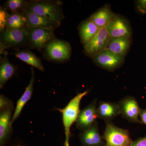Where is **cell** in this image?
I'll list each match as a JSON object with an SVG mask.
<instances>
[{"mask_svg":"<svg viewBox=\"0 0 146 146\" xmlns=\"http://www.w3.org/2000/svg\"><path fill=\"white\" fill-rule=\"evenodd\" d=\"M60 1L33 0L28 1L27 11L61 23L65 18Z\"/></svg>","mask_w":146,"mask_h":146,"instance_id":"obj_1","label":"cell"},{"mask_svg":"<svg viewBox=\"0 0 146 146\" xmlns=\"http://www.w3.org/2000/svg\"><path fill=\"white\" fill-rule=\"evenodd\" d=\"M89 90H88L79 93L71 100L64 108L57 109L62 115L65 135V146H70L69 139L70 137L71 126L76 122L80 112V106L82 99L89 93Z\"/></svg>","mask_w":146,"mask_h":146,"instance_id":"obj_2","label":"cell"},{"mask_svg":"<svg viewBox=\"0 0 146 146\" xmlns=\"http://www.w3.org/2000/svg\"><path fill=\"white\" fill-rule=\"evenodd\" d=\"M25 27L20 29H6L1 31L0 52L3 54L7 48L13 49L28 47V31Z\"/></svg>","mask_w":146,"mask_h":146,"instance_id":"obj_3","label":"cell"},{"mask_svg":"<svg viewBox=\"0 0 146 146\" xmlns=\"http://www.w3.org/2000/svg\"><path fill=\"white\" fill-rule=\"evenodd\" d=\"M46 59L56 62H64L70 59L72 48L69 42L55 38L43 50Z\"/></svg>","mask_w":146,"mask_h":146,"instance_id":"obj_4","label":"cell"},{"mask_svg":"<svg viewBox=\"0 0 146 146\" xmlns=\"http://www.w3.org/2000/svg\"><path fill=\"white\" fill-rule=\"evenodd\" d=\"M106 127L102 136L105 146H129L132 140L127 129L115 125L112 121L106 122Z\"/></svg>","mask_w":146,"mask_h":146,"instance_id":"obj_5","label":"cell"},{"mask_svg":"<svg viewBox=\"0 0 146 146\" xmlns=\"http://www.w3.org/2000/svg\"><path fill=\"white\" fill-rule=\"evenodd\" d=\"M54 31L41 28H31L28 31V47L42 51L56 38Z\"/></svg>","mask_w":146,"mask_h":146,"instance_id":"obj_6","label":"cell"},{"mask_svg":"<svg viewBox=\"0 0 146 146\" xmlns=\"http://www.w3.org/2000/svg\"><path fill=\"white\" fill-rule=\"evenodd\" d=\"M117 104L122 117L130 123L142 124L139 118L141 108L135 97L127 96L120 100Z\"/></svg>","mask_w":146,"mask_h":146,"instance_id":"obj_7","label":"cell"},{"mask_svg":"<svg viewBox=\"0 0 146 146\" xmlns=\"http://www.w3.org/2000/svg\"><path fill=\"white\" fill-rule=\"evenodd\" d=\"M93 62L100 68L112 72L123 65L125 57L113 53L106 49L93 58Z\"/></svg>","mask_w":146,"mask_h":146,"instance_id":"obj_8","label":"cell"},{"mask_svg":"<svg viewBox=\"0 0 146 146\" xmlns=\"http://www.w3.org/2000/svg\"><path fill=\"white\" fill-rule=\"evenodd\" d=\"M110 38L105 28L100 29L94 38L84 47V53L93 58L106 48Z\"/></svg>","mask_w":146,"mask_h":146,"instance_id":"obj_9","label":"cell"},{"mask_svg":"<svg viewBox=\"0 0 146 146\" xmlns=\"http://www.w3.org/2000/svg\"><path fill=\"white\" fill-rule=\"evenodd\" d=\"M110 38L131 37L132 31L128 21L122 16L115 14L105 28Z\"/></svg>","mask_w":146,"mask_h":146,"instance_id":"obj_10","label":"cell"},{"mask_svg":"<svg viewBox=\"0 0 146 146\" xmlns=\"http://www.w3.org/2000/svg\"><path fill=\"white\" fill-rule=\"evenodd\" d=\"M97 100H94L90 104L80 110L76 121V125L78 129L82 131L94 124L97 121Z\"/></svg>","mask_w":146,"mask_h":146,"instance_id":"obj_11","label":"cell"},{"mask_svg":"<svg viewBox=\"0 0 146 146\" xmlns=\"http://www.w3.org/2000/svg\"><path fill=\"white\" fill-rule=\"evenodd\" d=\"M80 138L84 146H105V142L99 130L98 121L85 130L81 131Z\"/></svg>","mask_w":146,"mask_h":146,"instance_id":"obj_12","label":"cell"},{"mask_svg":"<svg viewBox=\"0 0 146 146\" xmlns=\"http://www.w3.org/2000/svg\"><path fill=\"white\" fill-rule=\"evenodd\" d=\"M23 14L26 18L27 26L28 28H41L54 31L61 25V23L57 21L47 19L27 11Z\"/></svg>","mask_w":146,"mask_h":146,"instance_id":"obj_13","label":"cell"},{"mask_svg":"<svg viewBox=\"0 0 146 146\" xmlns=\"http://www.w3.org/2000/svg\"><path fill=\"white\" fill-rule=\"evenodd\" d=\"M98 118L104 120L105 122L112 121L116 117L120 115L119 108L117 103L101 101L97 107Z\"/></svg>","mask_w":146,"mask_h":146,"instance_id":"obj_14","label":"cell"},{"mask_svg":"<svg viewBox=\"0 0 146 146\" xmlns=\"http://www.w3.org/2000/svg\"><path fill=\"white\" fill-rule=\"evenodd\" d=\"M132 37L110 38L106 49L125 58L132 43Z\"/></svg>","mask_w":146,"mask_h":146,"instance_id":"obj_15","label":"cell"},{"mask_svg":"<svg viewBox=\"0 0 146 146\" xmlns=\"http://www.w3.org/2000/svg\"><path fill=\"white\" fill-rule=\"evenodd\" d=\"M13 108H7L1 111L0 113V145L3 146L8 140L12 130L11 125V114Z\"/></svg>","mask_w":146,"mask_h":146,"instance_id":"obj_16","label":"cell"},{"mask_svg":"<svg viewBox=\"0 0 146 146\" xmlns=\"http://www.w3.org/2000/svg\"><path fill=\"white\" fill-rule=\"evenodd\" d=\"M110 5H105L90 16L91 21L101 29L106 28L115 16Z\"/></svg>","mask_w":146,"mask_h":146,"instance_id":"obj_17","label":"cell"},{"mask_svg":"<svg viewBox=\"0 0 146 146\" xmlns=\"http://www.w3.org/2000/svg\"><path fill=\"white\" fill-rule=\"evenodd\" d=\"M31 77L30 81L25 91L21 98L17 101L15 111L11 119V125L16 121L21 115L25 106L31 98L33 91V85L35 83V72L33 68H31Z\"/></svg>","mask_w":146,"mask_h":146,"instance_id":"obj_18","label":"cell"},{"mask_svg":"<svg viewBox=\"0 0 146 146\" xmlns=\"http://www.w3.org/2000/svg\"><path fill=\"white\" fill-rule=\"evenodd\" d=\"M78 29L82 44L84 47L94 38L100 29L89 18L82 22Z\"/></svg>","mask_w":146,"mask_h":146,"instance_id":"obj_19","label":"cell"},{"mask_svg":"<svg viewBox=\"0 0 146 146\" xmlns=\"http://www.w3.org/2000/svg\"><path fill=\"white\" fill-rule=\"evenodd\" d=\"M6 51L1 59L0 65V88H2L6 82L16 74L17 67L9 62Z\"/></svg>","mask_w":146,"mask_h":146,"instance_id":"obj_20","label":"cell"},{"mask_svg":"<svg viewBox=\"0 0 146 146\" xmlns=\"http://www.w3.org/2000/svg\"><path fill=\"white\" fill-rule=\"evenodd\" d=\"M14 50L16 51L12 54L15 55L16 57L39 70L44 71L41 59L29 50H21L20 49Z\"/></svg>","mask_w":146,"mask_h":146,"instance_id":"obj_21","label":"cell"},{"mask_svg":"<svg viewBox=\"0 0 146 146\" xmlns=\"http://www.w3.org/2000/svg\"><path fill=\"white\" fill-rule=\"evenodd\" d=\"M25 27H27V20L24 14L17 13H9L6 29H20Z\"/></svg>","mask_w":146,"mask_h":146,"instance_id":"obj_22","label":"cell"},{"mask_svg":"<svg viewBox=\"0 0 146 146\" xmlns=\"http://www.w3.org/2000/svg\"><path fill=\"white\" fill-rule=\"evenodd\" d=\"M28 1L24 0H8L4 5L3 8L10 13L24 14L26 11Z\"/></svg>","mask_w":146,"mask_h":146,"instance_id":"obj_23","label":"cell"},{"mask_svg":"<svg viewBox=\"0 0 146 146\" xmlns=\"http://www.w3.org/2000/svg\"><path fill=\"white\" fill-rule=\"evenodd\" d=\"M9 13L3 7H1L0 10V29L1 31L7 28Z\"/></svg>","mask_w":146,"mask_h":146,"instance_id":"obj_24","label":"cell"},{"mask_svg":"<svg viewBox=\"0 0 146 146\" xmlns=\"http://www.w3.org/2000/svg\"><path fill=\"white\" fill-rule=\"evenodd\" d=\"M13 103L10 100L5 96L3 95L0 96V110H4L7 108H13Z\"/></svg>","mask_w":146,"mask_h":146,"instance_id":"obj_25","label":"cell"},{"mask_svg":"<svg viewBox=\"0 0 146 146\" xmlns=\"http://www.w3.org/2000/svg\"><path fill=\"white\" fill-rule=\"evenodd\" d=\"M136 9L142 14L146 13V0H139L136 2Z\"/></svg>","mask_w":146,"mask_h":146,"instance_id":"obj_26","label":"cell"},{"mask_svg":"<svg viewBox=\"0 0 146 146\" xmlns=\"http://www.w3.org/2000/svg\"><path fill=\"white\" fill-rule=\"evenodd\" d=\"M129 146H146V135L132 141Z\"/></svg>","mask_w":146,"mask_h":146,"instance_id":"obj_27","label":"cell"},{"mask_svg":"<svg viewBox=\"0 0 146 146\" xmlns=\"http://www.w3.org/2000/svg\"><path fill=\"white\" fill-rule=\"evenodd\" d=\"M139 117L142 124L146 125V109L141 108L139 113Z\"/></svg>","mask_w":146,"mask_h":146,"instance_id":"obj_28","label":"cell"},{"mask_svg":"<svg viewBox=\"0 0 146 146\" xmlns=\"http://www.w3.org/2000/svg\"></svg>","mask_w":146,"mask_h":146,"instance_id":"obj_29","label":"cell"}]
</instances>
